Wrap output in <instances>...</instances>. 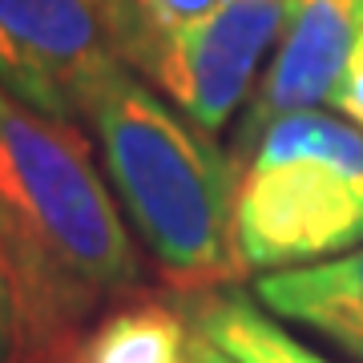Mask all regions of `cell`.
<instances>
[{"label": "cell", "mask_w": 363, "mask_h": 363, "mask_svg": "<svg viewBox=\"0 0 363 363\" xmlns=\"http://www.w3.org/2000/svg\"><path fill=\"white\" fill-rule=\"evenodd\" d=\"M255 298L274 319L307 327L363 363V247L303 271L259 274Z\"/></svg>", "instance_id": "obj_7"}, {"label": "cell", "mask_w": 363, "mask_h": 363, "mask_svg": "<svg viewBox=\"0 0 363 363\" xmlns=\"http://www.w3.org/2000/svg\"><path fill=\"white\" fill-rule=\"evenodd\" d=\"M125 0H0V89L73 125L105 73L125 65Z\"/></svg>", "instance_id": "obj_4"}, {"label": "cell", "mask_w": 363, "mask_h": 363, "mask_svg": "<svg viewBox=\"0 0 363 363\" xmlns=\"http://www.w3.org/2000/svg\"><path fill=\"white\" fill-rule=\"evenodd\" d=\"M291 0H226L218 13L178 37L145 40L130 69L166 93L198 130L218 133L250 101L262 57L279 45Z\"/></svg>", "instance_id": "obj_5"}, {"label": "cell", "mask_w": 363, "mask_h": 363, "mask_svg": "<svg viewBox=\"0 0 363 363\" xmlns=\"http://www.w3.org/2000/svg\"><path fill=\"white\" fill-rule=\"evenodd\" d=\"M0 250L21 298L28 355H52L142 283L113 186L77 125L0 89Z\"/></svg>", "instance_id": "obj_1"}, {"label": "cell", "mask_w": 363, "mask_h": 363, "mask_svg": "<svg viewBox=\"0 0 363 363\" xmlns=\"http://www.w3.org/2000/svg\"><path fill=\"white\" fill-rule=\"evenodd\" d=\"M130 4V37H125V65L130 52L145 40L178 37L218 13L226 0H125Z\"/></svg>", "instance_id": "obj_10"}, {"label": "cell", "mask_w": 363, "mask_h": 363, "mask_svg": "<svg viewBox=\"0 0 363 363\" xmlns=\"http://www.w3.org/2000/svg\"><path fill=\"white\" fill-rule=\"evenodd\" d=\"M194 363H238V359H230V355H226V351H218L210 339H202V343H198V359Z\"/></svg>", "instance_id": "obj_13"}, {"label": "cell", "mask_w": 363, "mask_h": 363, "mask_svg": "<svg viewBox=\"0 0 363 363\" xmlns=\"http://www.w3.org/2000/svg\"><path fill=\"white\" fill-rule=\"evenodd\" d=\"M198 335L210 339L218 351H226L238 363H335L323 351L307 347L295 339L271 311H262L259 298H247L238 291H206L194 307Z\"/></svg>", "instance_id": "obj_9"}, {"label": "cell", "mask_w": 363, "mask_h": 363, "mask_svg": "<svg viewBox=\"0 0 363 363\" xmlns=\"http://www.w3.org/2000/svg\"><path fill=\"white\" fill-rule=\"evenodd\" d=\"M198 343L190 315L162 298H133L93 319L69 343L65 363H194Z\"/></svg>", "instance_id": "obj_8"}, {"label": "cell", "mask_w": 363, "mask_h": 363, "mask_svg": "<svg viewBox=\"0 0 363 363\" xmlns=\"http://www.w3.org/2000/svg\"><path fill=\"white\" fill-rule=\"evenodd\" d=\"M16 351H25V339H21V298H16L9 259L0 250V363H13Z\"/></svg>", "instance_id": "obj_11"}, {"label": "cell", "mask_w": 363, "mask_h": 363, "mask_svg": "<svg viewBox=\"0 0 363 363\" xmlns=\"http://www.w3.org/2000/svg\"><path fill=\"white\" fill-rule=\"evenodd\" d=\"M238 169L234 222L247 271H303L363 247V130L347 117H279Z\"/></svg>", "instance_id": "obj_3"}, {"label": "cell", "mask_w": 363, "mask_h": 363, "mask_svg": "<svg viewBox=\"0 0 363 363\" xmlns=\"http://www.w3.org/2000/svg\"><path fill=\"white\" fill-rule=\"evenodd\" d=\"M331 105L339 109V117H347L351 125H359L363 130V33L355 40V49L347 57V69H343V77H339V89L331 97Z\"/></svg>", "instance_id": "obj_12"}, {"label": "cell", "mask_w": 363, "mask_h": 363, "mask_svg": "<svg viewBox=\"0 0 363 363\" xmlns=\"http://www.w3.org/2000/svg\"><path fill=\"white\" fill-rule=\"evenodd\" d=\"M81 121L101 142L117 206L166 279L218 291L247 274L234 222L242 169L214 133L198 130L130 65L105 73Z\"/></svg>", "instance_id": "obj_2"}, {"label": "cell", "mask_w": 363, "mask_h": 363, "mask_svg": "<svg viewBox=\"0 0 363 363\" xmlns=\"http://www.w3.org/2000/svg\"><path fill=\"white\" fill-rule=\"evenodd\" d=\"M363 33V0H291L274 45V57L247 101V113L234 130L230 157H242L279 117L307 113L331 101L347 57Z\"/></svg>", "instance_id": "obj_6"}]
</instances>
